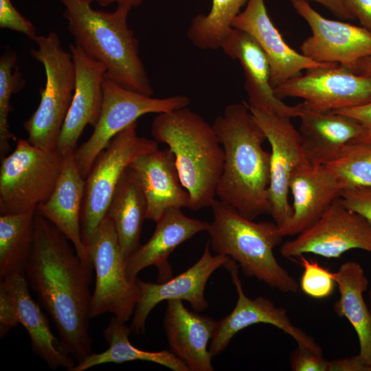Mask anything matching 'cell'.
Listing matches in <instances>:
<instances>
[{
	"instance_id": "cell-1",
	"label": "cell",
	"mask_w": 371,
	"mask_h": 371,
	"mask_svg": "<svg viewBox=\"0 0 371 371\" xmlns=\"http://www.w3.org/2000/svg\"><path fill=\"white\" fill-rule=\"evenodd\" d=\"M93 269L80 260L69 240L36 210L34 247L25 274L55 324L62 350L76 363L93 352L89 334Z\"/></svg>"
},
{
	"instance_id": "cell-2",
	"label": "cell",
	"mask_w": 371,
	"mask_h": 371,
	"mask_svg": "<svg viewBox=\"0 0 371 371\" xmlns=\"http://www.w3.org/2000/svg\"><path fill=\"white\" fill-rule=\"evenodd\" d=\"M225 158L216 195L247 218L271 214V153L266 136L246 102L227 105L212 124Z\"/></svg>"
},
{
	"instance_id": "cell-3",
	"label": "cell",
	"mask_w": 371,
	"mask_h": 371,
	"mask_svg": "<svg viewBox=\"0 0 371 371\" xmlns=\"http://www.w3.org/2000/svg\"><path fill=\"white\" fill-rule=\"evenodd\" d=\"M69 32L82 49L102 63L104 76L119 85L152 96L153 89L139 55L138 41L127 23L128 5L95 10L90 0H59Z\"/></svg>"
},
{
	"instance_id": "cell-4",
	"label": "cell",
	"mask_w": 371,
	"mask_h": 371,
	"mask_svg": "<svg viewBox=\"0 0 371 371\" xmlns=\"http://www.w3.org/2000/svg\"><path fill=\"white\" fill-rule=\"evenodd\" d=\"M150 133L173 153L181 183L190 195L188 209L210 207L223 172L225 154L213 128L186 107L158 113Z\"/></svg>"
},
{
	"instance_id": "cell-5",
	"label": "cell",
	"mask_w": 371,
	"mask_h": 371,
	"mask_svg": "<svg viewBox=\"0 0 371 371\" xmlns=\"http://www.w3.org/2000/svg\"><path fill=\"white\" fill-rule=\"evenodd\" d=\"M210 207L213 220L207 232L216 254L238 262L243 273L283 293H297L298 283L276 260L274 248L282 240L275 222H254L230 205L214 199Z\"/></svg>"
},
{
	"instance_id": "cell-6",
	"label": "cell",
	"mask_w": 371,
	"mask_h": 371,
	"mask_svg": "<svg viewBox=\"0 0 371 371\" xmlns=\"http://www.w3.org/2000/svg\"><path fill=\"white\" fill-rule=\"evenodd\" d=\"M38 49L32 56L44 67L46 81L39 90L41 100L36 111L23 123L28 142L40 148L56 149L57 141L69 111L75 88V69L71 54L61 47L54 31L38 36Z\"/></svg>"
},
{
	"instance_id": "cell-7",
	"label": "cell",
	"mask_w": 371,
	"mask_h": 371,
	"mask_svg": "<svg viewBox=\"0 0 371 371\" xmlns=\"http://www.w3.org/2000/svg\"><path fill=\"white\" fill-rule=\"evenodd\" d=\"M65 154L17 139L14 151L1 159L0 214L36 210L47 201L58 182Z\"/></svg>"
},
{
	"instance_id": "cell-8",
	"label": "cell",
	"mask_w": 371,
	"mask_h": 371,
	"mask_svg": "<svg viewBox=\"0 0 371 371\" xmlns=\"http://www.w3.org/2000/svg\"><path fill=\"white\" fill-rule=\"evenodd\" d=\"M85 246L95 272L91 318L109 313L126 322L133 316L139 298L138 278L133 280L126 273V259L114 224L107 215Z\"/></svg>"
},
{
	"instance_id": "cell-9",
	"label": "cell",
	"mask_w": 371,
	"mask_h": 371,
	"mask_svg": "<svg viewBox=\"0 0 371 371\" xmlns=\"http://www.w3.org/2000/svg\"><path fill=\"white\" fill-rule=\"evenodd\" d=\"M137 128L136 121L117 133L97 157L85 179L80 216L85 245L105 217L126 168L139 157L159 149L155 139L139 137Z\"/></svg>"
},
{
	"instance_id": "cell-10",
	"label": "cell",
	"mask_w": 371,
	"mask_h": 371,
	"mask_svg": "<svg viewBox=\"0 0 371 371\" xmlns=\"http://www.w3.org/2000/svg\"><path fill=\"white\" fill-rule=\"evenodd\" d=\"M103 102L99 119L90 137L74 152L81 176L86 179L95 161L111 140L143 115L169 112L188 106L183 95L156 98L127 89L109 78L102 82Z\"/></svg>"
},
{
	"instance_id": "cell-11",
	"label": "cell",
	"mask_w": 371,
	"mask_h": 371,
	"mask_svg": "<svg viewBox=\"0 0 371 371\" xmlns=\"http://www.w3.org/2000/svg\"><path fill=\"white\" fill-rule=\"evenodd\" d=\"M273 89L279 99L300 98L306 109L315 111H335L371 102V77L337 63L307 69Z\"/></svg>"
},
{
	"instance_id": "cell-12",
	"label": "cell",
	"mask_w": 371,
	"mask_h": 371,
	"mask_svg": "<svg viewBox=\"0 0 371 371\" xmlns=\"http://www.w3.org/2000/svg\"><path fill=\"white\" fill-rule=\"evenodd\" d=\"M353 249L371 253V225L346 208L338 198L313 225L285 242L280 251L286 258L304 254L338 258Z\"/></svg>"
},
{
	"instance_id": "cell-13",
	"label": "cell",
	"mask_w": 371,
	"mask_h": 371,
	"mask_svg": "<svg viewBox=\"0 0 371 371\" xmlns=\"http://www.w3.org/2000/svg\"><path fill=\"white\" fill-rule=\"evenodd\" d=\"M249 108L271 146L269 187L271 215L280 227L293 214L288 199L291 172L297 166L308 161L302 150L300 133L293 125L291 117Z\"/></svg>"
},
{
	"instance_id": "cell-14",
	"label": "cell",
	"mask_w": 371,
	"mask_h": 371,
	"mask_svg": "<svg viewBox=\"0 0 371 371\" xmlns=\"http://www.w3.org/2000/svg\"><path fill=\"white\" fill-rule=\"evenodd\" d=\"M296 12L308 24L311 35L302 43L306 57L321 63H337L349 69L371 56V32L348 23L322 16L306 0H290Z\"/></svg>"
},
{
	"instance_id": "cell-15",
	"label": "cell",
	"mask_w": 371,
	"mask_h": 371,
	"mask_svg": "<svg viewBox=\"0 0 371 371\" xmlns=\"http://www.w3.org/2000/svg\"><path fill=\"white\" fill-rule=\"evenodd\" d=\"M223 267L231 275L238 300L233 311L216 321L209 347V352L213 358L225 350L239 331L260 323L273 325L291 336L297 346L322 354L320 346L315 339L291 322L284 308L276 306L269 298L260 296L251 299L245 295L238 277V265L232 258H229Z\"/></svg>"
},
{
	"instance_id": "cell-16",
	"label": "cell",
	"mask_w": 371,
	"mask_h": 371,
	"mask_svg": "<svg viewBox=\"0 0 371 371\" xmlns=\"http://www.w3.org/2000/svg\"><path fill=\"white\" fill-rule=\"evenodd\" d=\"M229 258L227 256L212 255L207 241L199 260L182 273L157 283L137 279L140 295L133 315L131 330L138 335L143 333L150 313L163 300H186L196 311L206 309L208 302L204 292L207 280Z\"/></svg>"
},
{
	"instance_id": "cell-17",
	"label": "cell",
	"mask_w": 371,
	"mask_h": 371,
	"mask_svg": "<svg viewBox=\"0 0 371 371\" xmlns=\"http://www.w3.org/2000/svg\"><path fill=\"white\" fill-rule=\"evenodd\" d=\"M75 69L72 100L59 134L56 149L63 153L75 151L79 138L87 125L94 127L102 102V82L105 66L89 57L77 44L69 45Z\"/></svg>"
},
{
	"instance_id": "cell-18",
	"label": "cell",
	"mask_w": 371,
	"mask_h": 371,
	"mask_svg": "<svg viewBox=\"0 0 371 371\" xmlns=\"http://www.w3.org/2000/svg\"><path fill=\"white\" fill-rule=\"evenodd\" d=\"M232 27L250 34L268 60L273 88L300 75L302 70L335 63L315 62L292 49L272 23L265 0H247L245 8L234 18Z\"/></svg>"
},
{
	"instance_id": "cell-19",
	"label": "cell",
	"mask_w": 371,
	"mask_h": 371,
	"mask_svg": "<svg viewBox=\"0 0 371 371\" xmlns=\"http://www.w3.org/2000/svg\"><path fill=\"white\" fill-rule=\"evenodd\" d=\"M221 48L231 58L238 60L243 67L249 107L291 118L302 115L305 109L303 102L290 106L276 95L271 84L267 56L250 34L232 27L223 38Z\"/></svg>"
},
{
	"instance_id": "cell-20",
	"label": "cell",
	"mask_w": 371,
	"mask_h": 371,
	"mask_svg": "<svg viewBox=\"0 0 371 371\" xmlns=\"http://www.w3.org/2000/svg\"><path fill=\"white\" fill-rule=\"evenodd\" d=\"M209 223L186 216L179 208L167 210L156 222L150 239L139 245L126 260V273L133 280L144 268L155 266L158 271L157 282L172 278L170 254L181 243L195 234L207 230Z\"/></svg>"
},
{
	"instance_id": "cell-21",
	"label": "cell",
	"mask_w": 371,
	"mask_h": 371,
	"mask_svg": "<svg viewBox=\"0 0 371 371\" xmlns=\"http://www.w3.org/2000/svg\"><path fill=\"white\" fill-rule=\"evenodd\" d=\"M289 190L293 198V214L280 227L283 237L298 235L313 225L342 191L325 165L308 162L293 170Z\"/></svg>"
},
{
	"instance_id": "cell-22",
	"label": "cell",
	"mask_w": 371,
	"mask_h": 371,
	"mask_svg": "<svg viewBox=\"0 0 371 371\" xmlns=\"http://www.w3.org/2000/svg\"><path fill=\"white\" fill-rule=\"evenodd\" d=\"M130 166L145 196L146 219L156 223L170 208H188L190 195L181 183L175 157L169 148L143 155Z\"/></svg>"
},
{
	"instance_id": "cell-23",
	"label": "cell",
	"mask_w": 371,
	"mask_h": 371,
	"mask_svg": "<svg viewBox=\"0 0 371 371\" xmlns=\"http://www.w3.org/2000/svg\"><path fill=\"white\" fill-rule=\"evenodd\" d=\"M74 152L64 153V164L56 187L49 199L37 206L36 212L69 240L85 264L93 267L81 232L80 216L85 179L79 172Z\"/></svg>"
},
{
	"instance_id": "cell-24",
	"label": "cell",
	"mask_w": 371,
	"mask_h": 371,
	"mask_svg": "<svg viewBox=\"0 0 371 371\" xmlns=\"http://www.w3.org/2000/svg\"><path fill=\"white\" fill-rule=\"evenodd\" d=\"M216 321L186 308L182 300L167 301L164 326L170 351L191 371H213L207 349Z\"/></svg>"
},
{
	"instance_id": "cell-25",
	"label": "cell",
	"mask_w": 371,
	"mask_h": 371,
	"mask_svg": "<svg viewBox=\"0 0 371 371\" xmlns=\"http://www.w3.org/2000/svg\"><path fill=\"white\" fill-rule=\"evenodd\" d=\"M298 130L306 160L311 164L326 165L337 159L345 146L363 133L355 119L335 111L305 108L300 117Z\"/></svg>"
},
{
	"instance_id": "cell-26",
	"label": "cell",
	"mask_w": 371,
	"mask_h": 371,
	"mask_svg": "<svg viewBox=\"0 0 371 371\" xmlns=\"http://www.w3.org/2000/svg\"><path fill=\"white\" fill-rule=\"evenodd\" d=\"M0 282L14 297L19 322L28 333L34 352L50 368H63L71 371L76 361L62 350L60 340L52 333L47 319L31 297L25 272L13 273Z\"/></svg>"
},
{
	"instance_id": "cell-27",
	"label": "cell",
	"mask_w": 371,
	"mask_h": 371,
	"mask_svg": "<svg viewBox=\"0 0 371 371\" xmlns=\"http://www.w3.org/2000/svg\"><path fill=\"white\" fill-rule=\"evenodd\" d=\"M339 297L333 305L335 313L346 317L355 329L359 343V355L371 364V317L363 297L369 280L361 265L355 261L344 262L334 273Z\"/></svg>"
},
{
	"instance_id": "cell-28",
	"label": "cell",
	"mask_w": 371,
	"mask_h": 371,
	"mask_svg": "<svg viewBox=\"0 0 371 371\" xmlns=\"http://www.w3.org/2000/svg\"><path fill=\"white\" fill-rule=\"evenodd\" d=\"M146 214L144 192L135 171L129 166L116 186L106 214L114 224L121 252L126 260L139 246Z\"/></svg>"
},
{
	"instance_id": "cell-29",
	"label": "cell",
	"mask_w": 371,
	"mask_h": 371,
	"mask_svg": "<svg viewBox=\"0 0 371 371\" xmlns=\"http://www.w3.org/2000/svg\"><path fill=\"white\" fill-rule=\"evenodd\" d=\"M131 330L126 322L113 317L103 333L109 348L102 352H92L76 363L71 371H83L99 365L137 360L153 362L174 371H190L188 367L170 350L150 352L134 346L129 339Z\"/></svg>"
},
{
	"instance_id": "cell-30",
	"label": "cell",
	"mask_w": 371,
	"mask_h": 371,
	"mask_svg": "<svg viewBox=\"0 0 371 371\" xmlns=\"http://www.w3.org/2000/svg\"><path fill=\"white\" fill-rule=\"evenodd\" d=\"M36 210L1 214L0 280L24 271L34 247Z\"/></svg>"
},
{
	"instance_id": "cell-31",
	"label": "cell",
	"mask_w": 371,
	"mask_h": 371,
	"mask_svg": "<svg viewBox=\"0 0 371 371\" xmlns=\"http://www.w3.org/2000/svg\"><path fill=\"white\" fill-rule=\"evenodd\" d=\"M247 0H212L207 14H198L191 21L188 36L201 49H217L234 18Z\"/></svg>"
},
{
	"instance_id": "cell-32",
	"label": "cell",
	"mask_w": 371,
	"mask_h": 371,
	"mask_svg": "<svg viewBox=\"0 0 371 371\" xmlns=\"http://www.w3.org/2000/svg\"><path fill=\"white\" fill-rule=\"evenodd\" d=\"M325 166L341 190L371 187V143L352 142Z\"/></svg>"
},
{
	"instance_id": "cell-33",
	"label": "cell",
	"mask_w": 371,
	"mask_h": 371,
	"mask_svg": "<svg viewBox=\"0 0 371 371\" xmlns=\"http://www.w3.org/2000/svg\"><path fill=\"white\" fill-rule=\"evenodd\" d=\"M16 53L7 47L0 56V155L6 156L10 149V140L16 137L10 132L9 114L13 111L10 104L12 93L19 92L25 85L19 68L16 65Z\"/></svg>"
},
{
	"instance_id": "cell-34",
	"label": "cell",
	"mask_w": 371,
	"mask_h": 371,
	"mask_svg": "<svg viewBox=\"0 0 371 371\" xmlns=\"http://www.w3.org/2000/svg\"><path fill=\"white\" fill-rule=\"evenodd\" d=\"M295 258L304 268L300 280L302 291L315 299L330 296L337 286L334 273L322 267L317 262L308 260L303 254Z\"/></svg>"
},
{
	"instance_id": "cell-35",
	"label": "cell",
	"mask_w": 371,
	"mask_h": 371,
	"mask_svg": "<svg viewBox=\"0 0 371 371\" xmlns=\"http://www.w3.org/2000/svg\"><path fill=\"white\" fill-rule=\"evenodd\" d=\"M0 27L22 33L34 41L38 36L33 23L15 8L10 0H0Z\"/></svg>"
},
{
	"instance_id": "cell-36",
	"label": "cell",
	"mask_w": 371,
	"mask_h": 371,
	"mask_svg": "<svg viewBox=\"0 0 371 371\" xmlns=\"http://www.w3.org/2000/svg\"><path fill=\"white\" fill-rule=\"evenodd\" d=\"M339 200L346 208L361 215L371 225V187L344 190Z\"/></svg>"
},
{
	"instance_id": "cell-37",
	"label": "cell",
	"mask_w": 371,
	"mask_h": 371,
	"mask_svg": "<svg viewBox=\"0 0 371 371\" xmlns=\"http://www.w3.org/2000/svg\"><path fill=\"white\" fill-rule=\"evenodd\" d=\"M290 367L293 371H328L329 361L322 354L298 346L290 354Z\"/></svg>"
},
{
	"instance_id": "cell-38",
	"label": "cell",
	"mask_w": 371,
	"mask_h": 371,
	"mask_svg": "<svg viewBox=\"0 0 371 371\" xmlns=\"http://www.w3.org/2000/svg\"><path fill=\"white\" fill-rule=\"evenodd\" d=\"M19 322L17 306L14 296L0 282V335L4 337Z\"/></svg>"
},
{
	"instance_id": "cell-39",
	"label": "cell",
	"mask_w": 371,
	"mask_h": 371,
	"mask_svg": "<svg viewBox=\"0 0 371 371\" xmlns=\"http://www.w3.org/2000/svg\"><path fill=\"white\" fill-rule=\"evenodd\" d=\"M335 111L353 117L361 124L363 133L354 142L371 143V102L357 106Z\"/></svg>"
},
{
	"instance_id": "cell-40",
	"label": "cell",
	"mask_w": 371,
	"mask_h": 371,
	"mask_svg": "<svg viewBox=\"0 0 371 371\" xmlns=\"http://www.w3.org/2000/svg\"><path fill=\"white\" fill-rule=\"evenodd\" d=\"M355 19L371 32V0H344Z\"/></svg>"
},
{
	"instance_id": "cell-41",
	"label": "cell",
	"mask_w": 371,
	"mask_h": 371,
	"mask_svg": "<svg viewBox=\"0 0 371 371\" xmlns=\"http://www.w3.org/2000/svg\"><path fill=\"white\" fill-rule=\"evenodd\" d=\"M368 366L357 355L329 361L328 371H368Z\"/></svg>"
},
{
	"instance_id": "cell-42",
	"label": "cell",
	"mask_w": 371,
	"mask_h": 371,
	"mask_svg": "<svg viewBox=\"0 0 371 371\" xmlns=\"http://www.w3.org/2000/svg\"><path fill=\"white\" fill-rule=\"evenodd\" d=\"M307 1V0H306ZM322 4L337 17L343 19H354L355 17L344 0H311Z\"/></svg>"
},
{
	"instance_id": "cell-43",
	"label": "cell",
	"mask_w": 371,
	"mask_h": 371,
	"mask_svg": "<svg viewBox=\"0 0 371 371\" xmlns=\"http://www.w3.org/2000/svg\"><path fill=\"white\" fill-rule=\"evenodd\" d=\"M350 70L359 75L371 77V56L358 60Z\"/></svg>"
},
{
	"instance_id": "cell-44",
	"label": "cell",
	"mask_w": 371,
	"mask_h": 371,
	"mask_svg": "<svg viewBox=\"0 0 371 371\" xmlns=\"http://www.w3.org/2000/svg\"><path fill=\"white\" fill-rule=\"evenodd\" d=\"M91 2H96L100 6H108L112 3H116L117 5L123 4L131 8L137 7L142 4L143 0H90Z\"/></svg>"
},
{
	"instance_id": "cell-45",
	"label": "cell",
	"mask_w": 371,
	"mask_h": 371,
	"mask_svg": "<svg viewBox=\"0 0 371 371\" xmlns=\"http://www.w3.org/2000/svg\"><path fill=\"white\" fill-rule=\"evenodd\" d=\"M369 309H370V317H371V289L369 291ZM368 371H371V364L369 366Z\"/></svg>"
}]
</instances>
